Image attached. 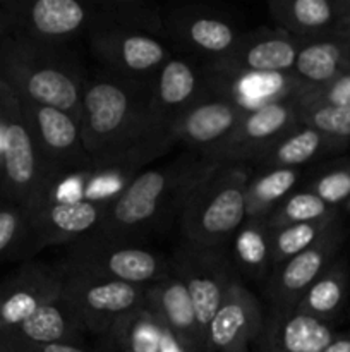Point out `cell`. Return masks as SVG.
<instances>
[{
    "label": "cell",
    "mask_w": 350,
    "mask_h": 352,
    "mask_svg": "<svg viewBox=\"0 0 350 352\" xmlns=\"http://www.w3.org/2000/svg\"><path fill=\"white\" fill-rule=\"evenodd\" d=\"M350 146L349 140L319 133L307 126H295L281 136L266 153L253 164L256 170L270 168H302L319 158L336 155Z\"/></svg>",
    "instance_id": "25"
},
{
    "label": "cell",
    "mask_w": 350,
    "mask_h": 352,
    "mask_svg": "<svg viewBox=\"0 0 350 352\" xmlns=\"http://www.w3.org/2000/svg\"><path fill=\"white\" fill-rule=\"evenodd\" d=\"M202 65L211 91L235 103L246 112L295 98L305 86L292 74H232Z\"/></svg>",
    "instance_id": "21"
},
{
    "label": "cell",
    "mask_w": 350,
    "mask_h": 352,
    "mask_svg": "<svg viewBox=\"0 0 350 352\" xmlns=\"http://www.w3.org/2000/svg\"><path fill=\"white\" fill-rule=\"evenodd\" d=\"M333 33L350 43V21H338L335 26V30H333Z\"/></svg>",
    "instance_id": "41"
},
{
    "label": "cell",
    "mask_w": 350,
    "mask_h": 352,
    "mask_svg": "<svg viewBox=\"0 0 350 352\" xmlns=\"http://www.w3.org/2000/svg\"><path fill=\"white\" fill-rule=\"evenodd\" d=\"M3 134H5V124H3L2 109H0V168H2V160H3Z\"/></svg>",
    "instance_id": "43"
},
{
    "label": "cell",
    "mask_w": 350,
    "mask_h": 352,
    "mask_svg": "<svg viewBox=\"0 0 350 352\" xmlns=\"http://www.w3.org/2000/svg\"><path fill=\"white\" fill-rule=\"evenodd\" d=\"M19 103L40 155L45 177L48 174H64L96 167L84 148L81 122L54 107L21 98Z\"/></svg>",
    "instance_id": "11"
},
{
    "label": "cell",
    "mask_w": 350,
    "mask_h": 352,
    "mask_svg": "<svg viewBox=\"0 0 350 352\" xmlns=\"http://www.w3.org/2000/svg\"><path fill=\"white\" fill-rule=\"evenodd\" d=\"M254 174L249 164H220L185 201L178 220L180 237L201 246L229 244L246 215V191Z\"/></svg>",
    "instance_id": "4"
},
{
    "label": "cell",
    "mask_w": 350,
    "mask_h": 352,
    "mask_svg": "<svg viewBox=\"0 0 350 352\" xmlns=\"http://www.w3.org/2000/svg\"><path fill=\"white\" fill-rule=\"evenodd\" d=\"M259 299L237 277L226 289L208 327L206 352H250L263 327Z\"/></svg>",
    "instance_id": "15"
},
{
    "label": "cell",
    "mask_w": 350,
    "mask_h": 352,
    "mask_svg": "<svg viewBox=\"0 0 350 352\" xmlns=\"http://www.w3.org/2000/svg\"><path fill=\"white\" fill-rule=\"evenodd\" d=\"M168 261L170 270L187 289L199 329L206 340L208 327L226 289L237 277H240L230 256L229 244L201 246L180 241Z\"/></svg>",
    "instance_id": "8"
},
{
    "label": "cell",
    "mask_w": 350,
    "mask_h": 352,
    "mask_svg": "<svg viewBox=\"0 0 350 352\" xmlns=\"http://www.w3.org/2000/svg\"><path fill=\"white\" fill-rule=\"evenodd\" d=\"M12 346L82 344L86 329L62 296L41 306L33 316L12 329L2 330Z\"/></svg>",
    "instance_id": "23"
},
{
    "label": "cell",
    "mask_w": 350,
    "mask_h": 352,
    "mask_svg": "<svg viewBox=\"0 0 350 352\" xmlns=\"http://www.w3.org/2000/svg\"><path fill=\"white\" fill-rule=\"evenodd\" d=\"M244 116L246 110L239 105L218 95H211L178 117L170 131L175 143H184L191 146L192 151L201 153L229 138Z\"/></svg>",
    "instance_id": "22"
},
{
    "label": "cell",
    "mask_w": 350,
    "mask_h": 352,
    "mask_svg": "<svg viewBox=\"0 0 350 352\" xmlns=\"http://www.w3.org/2000/svg\"><path fill=\"white\" fill-rule=\"evenodd\" d=\"M30 236L27 212L16 203L0 199V261L17 251L24 254Z\"/></svg>",
    "instance_id": "36"
},
{
    "label": "cell",
    "mask_w": 350,
    "mask_h": 352,
    "mask_svg": "<svg viewBox=\"0 0 350 352\" xmlns=\"http://www.w3.org/2000/svg\"><path fill=\"white\" fill-rule=\"evenodd\" d=\"M297 102V100H295ZM299 105V124L350 141V107Z\"/></svg>",
    "instance_id": "37"
},
{
    "label": "cell",
    "mask_w": 350,
    "mask_h": 352,
    "mask_svg": "<svg viewBox=\"0 0 350 352\" xmlns=\"http://www.w3.org/2000/svg\"><path fill=\"white\" fill-rule=\"evenodd\" d=\"M144 299L189 349L192 352H206L205 336L199 329L187 289L174 272H170L163 280L146 285Z\"/></svg>",
    "instance_id": "24"
},
{
    "label": "cell",
    "mask_w": 350,
    "mask_h": 352,
    "mask_svg": "<svg viewBox=\"0 0 350 352\" xmlns=\"http://www.w3.org/2000/svg\"><path fill=\"white\" fill-rule=\"evenodd\" d=\"M299 52V40L280 30L244 33L230 54L208 67L232 74H292Z\"/></svg>",
    "instance_id": "17"
},
{
    "label": "cell",
    "mask_w": 350,
    "mask_h": 352,
    "mask_svg": "<svg viewBox=\"0 0 350 352\" xmlns=\"http://www.w3.org/2000/svg\"><path fill=\"white\" fill-rule=\"evenodd\" d=\"M0 109L3 134V160L0 168V199L30 210L38 195L45 170L34 141L23 117L19 98L0 79Z\"/></svg>",
    "instance_id": "7"
},
{
    "label": "cell",
    "mask_w": 350,
    "mask_h": 352,
    "mask_svg": "<svg viewBox=\"0 0 350 352\" xmlns=\"http://www.w3.org/2000/svg\"><path fill=\"white\" fill-rule=\"evenodd\" d=\"M343 241L345 229L342 219H338L312 246L271 270L266 282V298L271 308H295L309 285L338 256Z\"/></svg>",
    "instance_id": "14"
},
{
    "label": "cell",
    "mask_w": 350,
    "mask_h": 352,
    "mask_svg": "<svg viewBox=\"0 0 350 352\" xmlns=\"http://www.w3.org/2000/svg\"><path fill=\"white\" fill-rule=\"evenodd\" d=\"M3 34L55 47H69L75 38L93 33L95 0H5L0 2Z\"/></svg>",
    "instance_id": "6"
},
{
    "label": "cell",
    "mask_w": 350,
    "mask_h": 352,
    "mask_svg": "<svg viewBox=\"0 0 350 352\" xmlns=\"http://www.w3.org/2000/svg\"><path fill=\"white\" fill-rule=\"evenodd\" d=\"M321 352H350V332L336 333L335 339Z\"/></svg>",
    "instance_id": "40"
},
{
    "label": "cell",
    "mask_w": 350,
    "mask_h": 352,
    "mask_svg": "<svg viewBox=\"0 0 350 352\" xmlns=\"http://www.w3.org/2000/svg\"><path fill=\"white\" fill-rule=\"evenodd\" d=\"M165 40L192 57L215 62L239 43L240 33L229 12L205 3H184L163 9Z\"/></svg>",
    "instance_id": "9"
},
{
    "label": "cell",
    "mask_w": 350,
    "mask_h": 352,
    "mask_svg": "<svg viewBox=\"0 0 350 352\" xmlns=\"http://www.w3.org/2000/svg\"><path fill=\"white\" fill-rule=\"evenodd\" d=\"M58 267L143 287L163 280L172 272L170 261L150 248L93 234L69 244L65 258Z\"/></svg>",
    "instance_id": "5"
},
{
    "label": "cell",
    "mask_w": 350,
    "mask_h": 352,
    "mask_svg": "<svg viewBox=\"0 0 350 352\" xmlns=\"http://www.w3.org/2000/svg\"><path fill=\"white\" fill-rule=\"evenodd\" d=\"M95 31L124 30L165 40L163 9L144 0H95ZM91 34V33H89Z\"/></svg>",
    "instance_id": "30"
},
{
    "label": "cell",
    "mask_w": 350,
    "mask_h": 352,
    "mask_svg": "<svg viewBox=\"0 0 350 352\" xmlns=\"http://www.w3.org/2000/svg\"><path fill=\"white\" fill-rule=\"evenodd\" d=\"M215 95L209 88L205 65L185 55H172L153 78V102L168 127L191 107Z\"/></svg>",
    "instance_id": "20"
},
{
    "label": "cell",
    "mask_w": 350,
    "mask_h": 352,
    "mask_svg": "<svg viewBox=\"0 0 350 352\" xmlns=\"http://www.w3.org/2000/svg\"><path fill=\"white\" fill-rule=\"evenodd\" d=\"M161 325L158 313L144 299L137 308L117 318L103 339L115 352H158Z\"/></svg>",
    "instance_id": "31"
},
{
    "label": "cell",
    "mask_w": 350,
    "mask_h": 352,
    "mask_svg": "<svg viewBox=\"0 0 350 352\" xmlns=\"http://www.w3.org/2000/svg\"><path fill=\"white\" fill-rule=\"evenodd\" d=\"M350 287V274L347 260L336 256L326 270L309 285L295 308L321 322L333 323L342 315L347 305Z\"/></svg>",
    "instance_id": "28"
},
{
    "label": "cell",
    "mask_w": 350,
    "mask_h": 352,
    "mask_svg": "<svg viewBox=\"0 0 350 352\" xmlns=\"http://www.w3.org/2000/svg\"><path fill=\"white\" fill-rule=\"evenodd\" d=\"M230 256L240 278L264 280L271 274V229L266 219H246L229 243Z\"/></svg>",
    "instance_id": "29"
},
{
    "label": "cell",
    "mask_w": 350,
    "mask_h": 352,
    "mask_svg": "<svg viewBox=\"0 0 350 352\" xmlns=\"http://www.w3.org/2000/svg\"><path fill=\"white\" fill-rule=\"evenodd\" d=\"M295 126H299V105L295 98L270 103L246 112L229 138L199 155L215 164L253 165Z\"/></svg>",
    "instance_id": "12"
},
{
    "label": "cell",
    "mask_w": 350,
    "mask_h": 352,
    "mask_svg": "<svg viewBox=\"0 0 350 352\" xmlns=\"http://www.w3.org/2000/svg\"><path fill=\"white\" fill-rule=\"evenodd\" d=\"M12 352H91L82 344H41V346H12Z\"/></svg>",
    "instance_id": "39"
},
{
    "label": "cell",
    "mask_w": 350,
    "mask_h": 352,
    "mask_svg": "<svg viewBox=\"0 0 350 352\" xmlns=\"http://www.w3.org/2000/svg\"><path fill=\"white\" fill-rule=\"evenodd\" d=\"M340 21H350V0H338Z\"/></svg>",
    "instance_id": "42"
},
{
    "label": "cell",
    "mask_w": 350,
    "mask_h": 352,
    "mask_svg": "<svg viewBox=\"0 0 350 352\" xmlns=\"http://www.w3.org/2000/svg\"><path fill=\"white\" fill-rule=\"evenodd\" d=\"M84 148L96 167L139 172L175 144L153 102V79L100 71L82 98Z\"/></svg>",
    "instance_id": "1"
},
{
    "label": "cell",
    "mask_w": 350,
    "mask_h": 352,
    "mask_svg": "<svg viewBox=\"0 0 350 352\" xmlns=\"http://www.w3.org/2000/svg\"><path fill=\"white\" fill-rule=\"evenodd\" d=\"M0 79L21 100L54 107L81 122L88 74L69 47L0 38Z\"/></svg>",
    "instance_id": "3"
},
{
    "label": "cell",
    "mask_w": 350,
    "mask_h": 352,
    "mask_svg": "<svg viewBox=\"0 0 350 352\" xmlns=\"http://www.w3.org/2000/svg\"><path fill=\"white\" fill-rule=\"evenodd\" d=\"M343 210H345L347 213H350V199L345 203V205H343Z\"/></svg>",
    "instance_id": "45"
},
{
    "label": "cell",
    "mask_w": 350,
    "mask_h": 352,
    "mask_svg": "<svg viewBox=\"0 0 350 352\" xmlns=\"http://www.w3.org/2000/svg\"><path fill=\"white\" fill-rule=\"evenodd\" d=\"M105 205L89 201L45 203L27 212L30 236L24 254H33L48 246L72 244L95 232Z\"/></svg>",
    "instance_id": "18"
},
{
    "label": "cell",
    "mask_w": 350,
    "mask_h": 352,
    "mask_svg": "<svg viewBox=\"0 0 350 352\" xmlns=\"http://www.w3.org/2000/svg\"><path fill=\"white\" fill-rule=\"evenodd\" d=\"M0 352H12L9 339H7L5 333H3L2 330H0Z\"/></svg>",
    "instance_id": "44"
},
{
    "label": "cell",
    "mask_w": 350,
    "mask_h": 352,
    "mask_svg": "<svg viewBox=\"0 0 350 352\" xmlns=\"http://www.w3.org/2000/svg\"><path fill=\"white\" fill-rule=\"evenodd\" d=\"M336 337L333 323L299 311L297 308H268L253 352H321Z\"/></svg>",
    "instance_id": "19"
},
{
    "label": "cell",
    "mask_w": 350,
    "mask_h": 352,
    "mask_svg": "<svg viewBox=\"0 0 350 352\" xmlns=\"http://www.w3.org/2000/svg\"><path fill=\"white\" fill-rule=\"evenodd\" d=\"M91 55L103 71L132 79H153L174 52L158 38L124 30H103L88 34Z\"/></svg>",
    "instance_id": "13"
},
{
    "label": "cell",
    "mask_w": 350,
    "mask_h": 352,
    "mask_svg": "<svg viewBox=\"0 0 350 352\" xmlns=\"http://www.w3.org/2000/svg\"><path fill=\"white\" fill-rule=\"evenodd\" d=\"M218 165L189 151L163 167L137 172L106 206L93 236L129 243L146 236L180 215L192 189Z\"/></svg>",
    "instance_id": "2"
},
{
    "label": "cell",
    "mask_w": 350,
    "mask_h": 352,
    "mask_svg": "<svg viewBox=\"0 0 350 352\" xmlns=\"http://www.w3.org/2000/svg\"><path fill=\"white\" fill-rule=\"evenodd\" d=\"M302 168H270L256 170L247 184V219H266L288 195L297 189Z\"/></svg>",
    "instance_id": "32"
},
{
    "label": "cell",
    "mask_w": 350,
    "mask_h": 352,
    "mask_svg": "<svg viewBox=\"0 0 350 352\" xmlns=\"http://www.w3.org/2000/svg\"><path fill=\"white\" fill-rule=\"evenodd\" d=\"M266 7L277 30L297 40L333 33L340 21L338 0H271Z\"/></svg>",
    "instance_id": "27"
},
{
    "label": "cell",
    "mask_w": 350,
    "mask_h": 352,
    "mask_svg": "<svg viewBox=\"0 0 350 352\" xmlns=\"http://www.w3.org/2000/svg\"><path fill=\"white\" fill-rule=\"evenodd\" d=\"M58 265L30 260L0 282V330L26 322L41 306L60 296Z\"/></svg>",
    "instance_id": "16"
},
{
    "label": "cell",
    "mask_w": 350,
    "mask_h": 352,
    "mask_svg": "<svg viewBox=\"0 0 350 352\" xmlns=\"http://www.w3.org/2000/svg\"><path fill=\"white\" fill-rule=\"evenodd\" d=\"M302 189L314 192L333 208H343L350 199V158L323 165L309 181L304 182Z\"/></svg>",
    "instance_id": "35"
},
{
    "label": "cell",
    "mask_w": 350,
    "mask_h": 352,
    "mask_svg": "<svg viewBox=\"0 0 350 352\" xmlns=\"http://www.w3.org/2000/svg\"><path fill=\"white\" fill-rule=\"evenodd\" d=\"M350 71V43L335 33L299 40L292 76L305 86H321Z\"/></svg>",
    "instance_id": "26"
},
{
    "label": "cell",
    "mask_w": 350,
    "mask_h": 352,
    "mask_svg": "<svg viewBox=\"0 0 350 352\" xmlns=\"http://www.w3.org/2000/svg\"><path fill=\"white\" fill-rule=\"evenodd\" d=\"M338 219L340 213L335 217H329V219L318 220V222L294 223V226H285L271 230V254H273L271 270H275L285 261L294 258L295 254L302 253L309 246H312L329 229V226Z\"/></svg>",
    "instance_id": "34"
},
{
    "label": "cell",
    "mask_w": 350,
    "mask_h": 352,
    "mask_svg": "<svg viewBox=\"0 0 350 352\" xmlns=\"http://www.w3.org/2000/svg\"><path fill=\"white\" fill-rule=\"evenodd\" d=\"M301 105L350 107V71L321 86H304L297 96Z\"/></svg>",
    "instance_id": "38"
},
{
    "label": "cell",
    "mask_w": 350,
    "mask_h": 352,
    "mask_svg": "<svg viewBox=\"0 0 350 352\" xmlns=\"http://www.w3.org/2000/svg\"><path fill=\"white\" fill-rule=\"evenodd\" d=\"M340 210L333 208L328 203L323 201L314 192L305 189H295L288 195L270 215L266 217V223L271 230L280 229L285 226L304 222H318V220L329 219L338 215Z\"/></svg>",
    "instance_id": "33"
},
{
    "label": "cell",
    "mask_w": 350,
    "mask_h": 352,
    "mask_svg": "<svg viewBox=\"0 0 350 352\" xmlns=\"http://www.w3.org/2000/svg\"><path fill=\"white\" fill-rule=\"evenodd\" d=\"M60 268V267H58ZM60 296L81 318L86 332L103 337L117 318L144 301L146 287L106 280L60 268Z\"/></svg>",
    "instance_id": "10"
},
{
    "label": "cell",
    "mask_w": 350,
    "mask_h": 352,
    "mask_svg": "<svg viewBox=\"0 0 350 352\" xmlns=\"http://www.w3.org/2000/svg\"><path fill=\"white\" fill-rule=\"evenodd\" d=\"M3 36V23H2V16H0V38Z\"/></svg>",
    "instance_id": "46"
}]
</instances>
